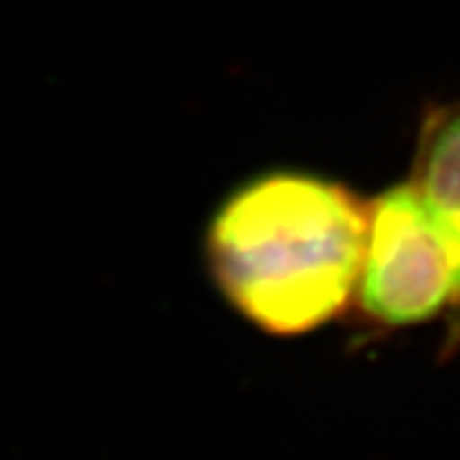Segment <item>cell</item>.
Returning a JSON list of instances; mask_svg holds the SVG:
<instances>
[{"label":"cell","instance_id":"6da1fadb","mask_svg":"<svg viewBox=\"0 0 460 460\" xmlns=\"http://www.w3.org/2000/svg\"><path fill=\"white\" fill-rule=\"evenodd\" d=\"M368 202L320 174L277 169L238 184L205 230V266L230 310L274 338L356 302Z\"/></svg>","mask_w":460,"mask_h":460},{"label":"cell","instance_id":"7a4b0ae2","mask_svg":"<svg viewBox=\"0 0 460 460\" xmlns=\"http://www.w3.org/2000/svg\"><path fill=\"white\" fill-rule=\"evenodd\" d=\"M460 299V263L410 181L368 202L356 302L371 320L404 328Z\"/></svg>","mask_w":460,"mask_h":460},{"label":"cell","instance_id":"3957f363","mask_svg":"<svg viewBox=\"0 0 460 460\" xmlns=\"http://www.w3.org/2000/svg\"><path fill=\"white\" fill-rule=\"evenodd\" d=\"M410 184L460 263V100L425 115Z\"/></svg>","mask_w":460,"mask_h":460}]
</instances>
